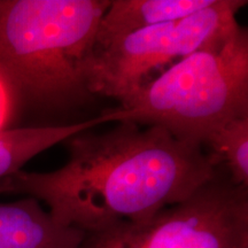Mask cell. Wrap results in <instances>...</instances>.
Returning a JSON list of instances; mask_svg holds the SVG:
<instances>
[{"instance_id":"cell-1","label":"cell","mask_w":248,"mask_h":248,"mask_svg":"<svg viewBox=\"0 0 248 248\" xmlns=\"http://www.w3.org/2000/svg\"><path fill=\"white\" fill-rule=\"evenodd\" d=\"M69 157L57 170H18L0 179V194L35 198L55 221L92 233L140 222L190 198L218 175L202 147L160 126L119 122L67 139Z\"/></svg>"},{"instance_id":"cell-2","label":"cell","mask_w":248,"mask_h":248,"mask_svg":"<svg viewBox=\"0 0 248 248\" xmlns=\"http://www.w3.org/2000/svg\"><path fill=\"white\" fill-rule=\"evenodd\" d=\"M109 0H0V69L27 110L60 111L93 95L86 66Z\"/></svg>"},{"instance_id":"cell-3","label":"cell","mask_w":248,"mask_h":248,"mask_svg":"<svg viewBox=\"0 0 248 248\" xmlns=\"http://www.w3.org/2000/svg\"><path fill=\"white\" fill-rule=\"evenodd\" d=\"M102 113L109 122L160 126L179 141L202 147L214 130L248 116L247 29L233 21Z\"/></svg>"},{"instance_id":"cell-4","label":"cell","mask_w":248,"mask_h":248,"mask_svg":"<svg viewBox=\"0 0 248 248\" xmlns=\"http://www.w3.org/2000/svg\"><path fill=\"white\" fill-rule=\"evenodd\" d=\"M78 248H248V188L218 173L151 218L85 233Z\"/></svg>"},{"instance_id":"cell-5","label":"cell","mask_w":248,"mask_h":248,"mask_svg":"<svg viewBox=\"0 0 248 248\" xmlns=\"http://www.w3.org/2000/svg\"><path fill=\"white\" fill-rule=\"evenodd\" d=\"M247 4L246 0H214L181 20L135 31L94 49L86 66L89 92L122 102L147 84L152 73L193 53L237 20Z\"/></svg>"},{"instance_id":"cell-6","label":"cell","mask_w":248,"mask_h":248,"mask_svg":"<svg viewBox=\"0 0 248 248\" xmlns=\"http://www.w3.org/2000/svg\"><path fill=\"white\" fill-rule=\"evenodd\" d=\"M85 232L55 221L35 198L0 202V248H78Z\"/></svg>"},{"instance_id":"cell-7","label":"cell","mask_w":248,"mask_h":248,"mask_svg":"<svg viewBox=\"0 0 248 248\" xmlns=\"http://www.w3.org/2000/svg\"><path fill=\"white\" fill-rule=\"evenodd\" d=\"M214 0H113L102 15L95 33V48L145 29L181 20L208 7Z\"/></svg>"},{"instance_id":"cell-8","label":"cell","mask_w":248,"mask_h":248,"mask_svg":"<svg viewBox=\"0 0 248 248\" xmlns=\"http://www.w3.org/2000/svg\"><path fill=\"white\" fill-rule=\"evenodd\" d=\"M109 123L105 114L64 125H27L0 132V179L22 170L29 161L77 133Z\"/></svg>"},{"instance_id":"cell-9","label":"cell","mask_w":248,"mask_h":248,"mask_svg":"<svg viewBox=\"0 0 248 248\" xmlns=\"http://www.w3.org/2000/svg\"><path fill=\"white\" fill-rule=\"evenodd\" d=\"M210 150V162L217 168L222 164L229 179L248 188V116L229 121L210 133L202 147Z\"/></svg>"},{"instance_id":"cell-10","label":"cell","mask_w":248,"mask_h":248,"mask_svg":"<svg viewBox=\"0 0 248 248\" xmlns=\"http://www.w3.org/2000/svg\"><path fill=\"white\" fill-rule=\"evenodd\" d=\"M22 117V108L13 84L0 69V132L18 128Z\"/></svg>"}]
</instances>
